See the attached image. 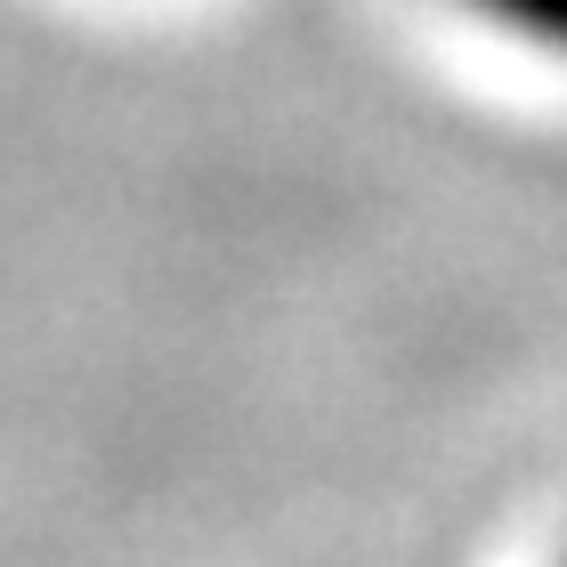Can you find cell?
Here are the masks:
<instances>
[{
	"label": "cell",
	"mask_w": 567,
	"mask_h": 567,
	"mask_svg": "<svg viewBox=\"0 0 567 567\" xmlns=\"http://www.w3.org/2000/svg\"><path fill=\"white\" fill-rule=\"evenodd\" d=\"M462 9H478L495 33L544 49V58H567V0H462Z\"/></svg>",
	"instance_id": "1"
}]
</instances>
